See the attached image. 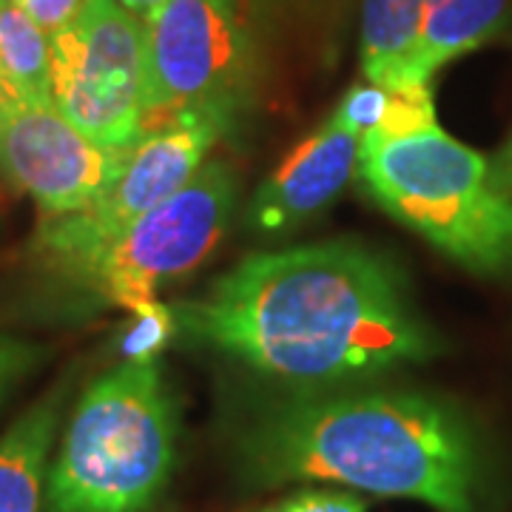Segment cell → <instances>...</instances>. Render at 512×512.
<instances>
[{"label": "cell", "instance_id": "1", "mask_svg": "<svg viewBox=\"0 0 512 512\" xmlns=\"http://www.w3.org/2000/svg\"><path fill=\"white\" fill-rule=\"evenodd\" d=\"M174 322L188 339L296 387L365 382L436 356L402 271L345 239L251 254L183 302Z\"/></svg>", "mask_w": 512, "mask_h": 512}, {"label": "cell", "instance_id": "2", "mask_svg": "<svg viewBox=\"0 0 512 512\" xmlns=\"http://www.w3.org/2000/svg\"><path fill=\"white\" fill-rule=\"evenodd\" d=\"M237 461L254 487L336 484L436 512H478L484 495L473 424L453 404L413 390L271 404L242 427Z\"/></svg>", "mask_w": 512, "mask_h": 512}, {"label": "cell", "instance_id": "3", "mask_svg": "<svg viewBox=\"0 0 512 512\" xmlns=\"http://www.w3.org/2000/svg\"><path fill=\"white\" fill-rule=\"evenodd\" d=\"M177 402L157 356L97 376L49 467V512H146L177 458Z\"/></svg>", "mask_w": 512, "mask_h": 512}, {"label": "cell", "instance_id": "4", "mask_svg": "<svg viewBox=\"0 0 512 512\" xmlns=\"http://www.w3.org/2000/svg\"><path fill=\"white\" fill-rule=\"evenodd\" d=\"M359 177L390 217L453 262L512 276V200L487 177V160L439 126L404 137H362Z\"/></svg>", "mask_w": 512, "mask_h": 512}, {"label": "cell", "instance_id": "5", "mask_svg": "<svg viewBox=\"0 0 512 512\" xmlns=\"http://www.w3.org/2000/svg\"><path fill=\"white\" fill-rule=\"evenodd\" d=\"M237 208V177L222 160H205L174 197L151 208L94 254L66 268L111 305L140 311L174 279L194 271L220 245Z\"/></svg>", "mask_w": 512, "mask_h": 512}, {"label": "cell", "instance_id": "6", "mask_svg": "<svg viewBox=\"0 0 512 512\" xmlns=\"http://www.w3.org/2000/svg\"><path fill=\"white\" fill-rule=\"evenodd\" d=\"M237 123L225 109H185L148 126L128 148L126 163L103 194L72 214L43 217L37 251L63 274L80 259L94 254L131 222L174 197L191 183L208 151Z\"/></svg>", "mask_w": 512, "mask_h": 512}, {"label": "cell", "instance_id": "7", "mask_svg": "<svg viewBox=\"0 0 512 512\" xmlns=\"http://www.w3.org/2000/svg\"><path fill=\"white\" fill-rule=\"evenodd\" d=\"M52 94L63 117L97 146L128 151L146 128L143 20L117 0H86L49 37Z\"/></svg>", "mask_w": 512, "mask_h": 512}, {"label": "cell", "instance_id": "8", "mask_svg": "<svg viewBox=\"0 0 512 512\" xmlns=\"http://www.w3.org/2000/svg\"><path fill=\"white\" fill-rule=\"evenodd\" d=\"M143 43L146 128L185 109H242L254 49L239 0H163Z\"/></svg>", "mask_w": 512, "mask_h": 512}, {"label": "cell", "instance_id": "9", "mask_svg": "<svg viewBox=\"0 0 512 512\" xmlns=\"http://www.w3.org/2000/svg\"><path fill=\"white\" fill-rule=\"evenodd\" d=\"M126 154L97 146L55 103H35L0 80V171L46 217L97 200L120 174Z\"/></svg>", "mask_w": 512, "mask_h": 512}, {"label": "cell", "instance_id": "10", "mask_svg": "<svg viewBox=\"0 0 512 512\" xmlns=\"http://www.w3.org/2000/svg\"><path fill=\"white\" fill-rule=\"evenodd\" d=\"M362 137L328 117L256 188L248 225L259 234H288L322 214L359 174Z\"/></svg>", "mask_w": 512, "mask_h": 512}, {"label": "cell", "instance_id": "11", "mask_svg": "<svg viewBox=\"0 0 512 512\" xmlns=\"http://www.w3.org/2000/svg\"><path fill=\"white\" fill-rule=\"evenodd\" d=\"M510 26L512 0H424L419 37L396 89L430 86L447 63L501 37Z\"/></svg>", "mask_w": 512, "mask_h": 512}, {"label": "cell", "instance_id": "12", "mask_svg": "<svg viewBox=\"0 0 512 512\" xmlns=\"http://www.w3.org/2000/svg\"><path fill=\"white\" fill-rule=\"evenodd\" d=\"M63 393L55 390L0 436V512H40L46 458L52 450Z\"/></svg>", "mask_w": 512, "mask_h": 512}, {"label": "cell", "instance_id": "13", "mask_svg": "<svg viewBox=\"0 0 512 512\" xmlns=\"http://www.w3.org/2000/svg\"><path fill=\"white\" fill-rule=\"evenodd\" d=\"M424 0H362V72L367 83L396 89L416 46Z\"/></svg>", "mask_w": 512, "mask_h": 512}, {"label": "cell", "instance_id": "14", "mask_svg": "<svg viewBox=\"0 0 512 512\" xmlns=\"http://www.w3.org/2000/svg\"><path fill=\"white\" fill-rule=\"evenodd\" d=\"M0 80L35 103H55L49 35L18 0H0Z\"/></svg>", "mask_w": 512, "mask_h": 512}, {"label": "cell", "instance_id": "15", "mask_svg": "<svg viewBox=\"0 0 512 512\" xmlns=\"http://www.w3.org/2000/svg\"><path fill=\"white\" fill-rule=\"evenodd\" d=\"M433 126H439L433 89L430 86H410V89H393L390 92L387 109H384L379 126L370 128L367 134H376V137H404V134H416V131H424V128Z\"/></svg>", "mask_w": 512, "mask_h": 512}, {"label": "cell", "instance_id": "16", "mask_svg": "<svg viewBox=\"0 0 512 512\" xmlns=\"http://www.w3.org/2000/svg\"><path fill=\"white\" fill-rule=\"evenodd\" d=\"M387 97L390 92L382 89V86H376V83H359V86H353L342 100H339V106L336 111L330 114L339 126L350 128V131H356V134H367L370 128L379 126V120H382L384 109H387Z\"/></svg>", "mask_w": 512, "mask_h": 512}, {"label": "cell", "instance_id": "17", "mask_svg": "<svg viewBox=\"0 0 512 512\" xmlns=\"http://www.w3.org/2000/svg\"><path fill=\"white\" fill-rule=\"evenodd\" d=\"M256 512H367V504L359 495L345 490H296L279 498L274 504H265Z\"/></svg>", "mask_w": 512, "mask_h": 512}, {"label": "cell", "instance_id": "18", "mask_svg": "<svg viewBox=\"0 0 512 512\" xmlns=\"http://www.w3.org/2000/svg\"><path fill=\"white\" fill-rule=\"evenodd\" d=\"M37 359H40L37 345L23 342L18 336H9V333H0V399L26 370L35 367Z\"/></svg>", "mask_w": 512, "mask_h": 512}, {"label": "cell", "instance_id": "19", "mask_svg": "<svg viewBox=\"0 0 512 512\" xmlns=\"http://www.w3.org/2000/svg\"><path fill=\"white\" fill-rule=\"evenodd\" d=\"M18 3L23 6V12L52 37L80 15L86 0H18Z\"/></svg>", "mask_w": 512, "mask_h": 512}, {"label": "cell", "instance_id": "20", "mask_svg": "<svg viewBox=\"0 0 512 512\" xmlns=\"http://www.w3.org/2000/svg\"><path fill=\"white\" fill-rule=\"evenodd\" d=\"M487 177L498 194L512 200V137L495 151L493 160H487Z\"/></svg>", "mask_w": 512, "mask_h": 512}, {"label": "cell", "instance_id": "21", "mask_svg": "<svg viewBox=\"0 0 512 512\" xmlns=\"http://www.w3.org/2000/svg\"><path fill=\"white\" fill-rule=\"evenodd\" d=\"M126 12H131L134 18H140V20H146L163 0H117Z\"/></svg>", "mask_w": 512, "mask_h": 512}]
</instances>
